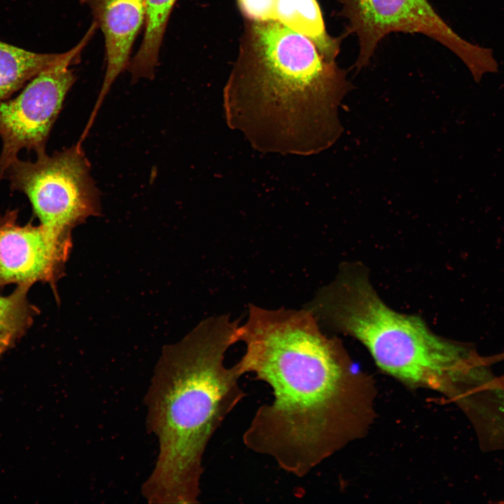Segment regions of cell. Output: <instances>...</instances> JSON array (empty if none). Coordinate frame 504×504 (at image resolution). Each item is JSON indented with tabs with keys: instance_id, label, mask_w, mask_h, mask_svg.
I'll use <instances>...</instances> for the list:
<instances>
[{
	"instance_id": "obj_1",
	"label": "cell",
	"mask_w": 504,
	"mask_h": 504,
	"mask_svg": "<svg viewBox=\"0 0 504 504\" xmlns=\"http://www.w3.org/2000/svg\"><path fill=\"white\" fill-rule=\"evenodd\" d=\"M246 350L236 363L272 389L243 435L251 450L304 477L337 443L345 370L337 342L320 329L309 309L248 305L239 327Z\"/></svg>"
},
{
	"instance_id": "obj_2",
	"label": "cell",
	"mask_w": 504,
	"mask_h": 504,
	"mask_svg": "<svg viewBox=\"0 0 504 504\" xmlns=\"http://www.w3.org/2000/svg\"><path fill=\"white\" fill-rule=\"evenodd\" d=\"M347 72L305 36L275 21L245 20L223 89L227 125L263 153L310 155L332 146Z\"/></svg>"
},
{
	"instance_id": "obj_3",
	"label": "cell",
	"mask_w": 504,
	"mask_h": 504,
	"mask_svg": "<svg viewBox=\"0 0 504 504\" xmlns=\"http://www.w3.org/2000/svg\"><path fill=\"white\" fill-rule=\"evenodd\" d=\"M239 327L229 314L210 316L163 348L145 397L147 426L158 442L156 463L141 491L149 503L198 502L206 446L246 396L237 365L224 363L238 342Z\"/></svg>"
},
{
	"instance_id": "obj_4",
	"label": "cell",
	"mask_w": 504,
	"mask_h": 504,
	"mask_svg": "<svg viewBox=\"0 0 504 504\" xmlns=\"http://www.w3.org/2000/svg\"><path fill=\"white\" fill-rule=\"evenodd\" d=\"M309 309L317 319L360 342L388 374L452 399L481 365L473 347L438 336L420 318L388 307L360 269L342 270Z\"/></svg>"
},
{
	"instance_id": "obj_5",
	"label": "cell",
	"mask_w": 504,
	"mask_h": 504,
	"mask_svg": "<svg viewBox=\"0 0 504 504\" xmlns=\"http://www.w3.org/2000/svg\"><path fill=\"white\" fill-rule=\"evenodd\" d=\"M4 178L10 188L29 198L41 225L55 234L71 237V230L100 214L99 191L81 142L36 161L18 158L7 167Z\"/></svg>"
},
{
	"instance_id": "obj_6",
	"label": "cell",
	"mask_w": 504,
	"mask_h": 504,
	"mask_svg": "<svg viewBox=\"0 0 504 504\" xmlns=\"http://www.w3.org/2000/svg\"><path fill=\"white\" fill-rule=\"evenodd\" d=\"M347 34L358 41L355 66H367L379 43L396 32L419 34L444 46L465 64L472 76L486 72L493 50L469 43L456 33L428 0H336Z\"/></svg>"
},
{
	"instance_id": "obj_7",
	"label": "cell",
	"mask_w": 504,
	"mask_h": 504,
	"mask_svg": "<svg viewBox=\"0 0 504 504\" xmlns=\"http://www.w3.org/2000/svg\"><path fill=\"white\" fill-rule=\"evenodd\" d=\"M97 28L93 22L76 46L34 77L18 96L0 102V181L21 149L34 150L36 155L46 152L50 132L76 80L69 66L78 61Z\"/></svg>"
},
{
	"instance_id": "obj_8",
	"label": "cell",
	"mask_w": 504,
	"mask_h": 504,
	"mask_svg": "<svg viewBox=\"0 0 504 504\" xmlns=\"http://www.w3.org/2000/svg\"><path fill=\"white\" fill-rule=\"evenodd\" d=\"M18 211L0 216V286L48 283L53 288L63 274L71 237L59 236L42 225L20 226Z\"/></svg>"
},
{
	"instance_id": "obj_9",
	"label": "cell",
	"mask_w": 504,
	"mask_h": 504,
	"mask_svg": "<svg viewBox=\"0 0 504 504\" xmlns=\"http://www.w3.org/2000/svg\"><path fill=\"white\" fill-rule=\"evenodd\" d=\"M88 6L94 22L104 36L106 68L94 108L87 127L94 117L116 78L130 62L132 47L146 20L145 0H80Z\"/></svg>"
},
{
	"instance_id": "obj_10",
	"label": "cell",
	"mask_w": 504,
	"mask_h": 504,
	"mask_svg": "<svg viewBox=\"0 0 504 504\" xmlns=\"http://www.w3.org/2000/svg\"><path fill=\"white\" fill-rule=\"evenodd\" d=\"M272 21L309 38L325 58L336 61L342 38L327 31L317 0H276Z\"/></svg>"
},
{
	"instance_id": "obj_11",
	"label": "cell",
	"mask_w": 504,
	"mask_h": 504,
	"mask_svg": "<svg viewBox=\"0 0 504 504\" xmlns=\"http://www.w3.org/2000/svg\"><path fill=\"white\" fill-rule=\"evenodd\" d=\"M176 0H145V32L142 43L127 69L132 79H152L158 66L159 52L167 24Z\"/></svg>"
},
{
	"instance_id": "obj_12",
	"label": "cell",
	"mask_w": 504,
	"mask_h": 504,
	"mask_svg": "<svg viewBox=\"0 0 504 504\" xmlns=\"http://www.w3.org/2000/svg\"><path fill=\"white\" fill-rule=\"evenodd\" d=\"M62 53H36L0 41V102L57 62Z\"/></svg>"
},
{
	"instance_id": "obj_13",
	"label": "cell",
	"mask_w": 504,
	"mask_h": 504,
	"mask_svg": "<svg viewBox=\"0 0 504 504\" xmlns=\"http://www.w3.org/2000/svg\"><path fill=\"white\" fill-rule=\"evenodd\" d=\"M29 287L18 285L9 295H0V356L28 330L38 312L28 300Z\"/></svg>"
},
{
	"instance_id": "obj_14",
	"label": "cell",
	"mask_w": 504,
	"mask_h": 504,
	"mask_svg": "<svg viewBox=\"0 0 504 504\" xmlns=\"http://www.w3.org/2000/svg\"><path fill=\"white\" fill-rule=\"evenodd\" d=\"M237 1L245 20L272 21L276 0H237Z\"/></svg>"
},
{
	"instance_id": "obj_15",
	"label": "cell",
	"mask_w": 504,
	"mask_h": 504,
	"mask_svg": "<svg viewBox=\"0 0 504 504\" xmlns=\"http://www.w3.org/2000/svg\"><path fill=\"white\" fill-rule=\"evenodd\" d=\"M484 359L488 365H491L496 363L504 360V352L494 354L492 356H484ZM498 378L500 384L504 387V374L498 376Z\"/></svg>"
}]
</instances>
